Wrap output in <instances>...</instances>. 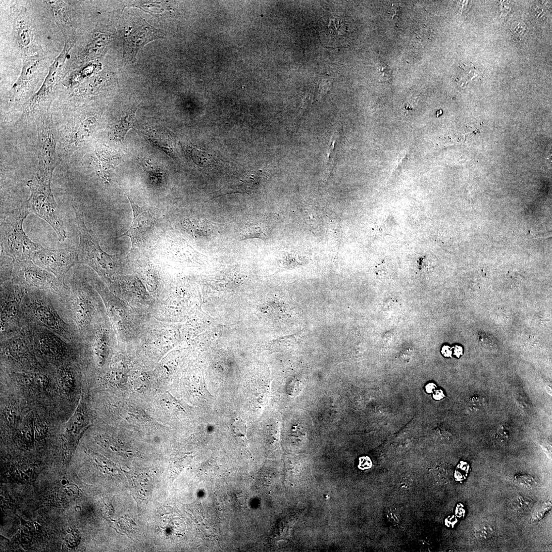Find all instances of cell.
<instances>
[{
  "label": "cell",
  "instance_id": "32",
  "mask_svg": "<svg viewBox=\"0 0 552 552\" xmlns=\"http://www.w3.org/2000/svg\"><path fill=\"white\" fill-rule=\"evenodd\" d=\"M453 349V354L456 357L460 358L463 355V350L462 347L456 345L454 347Z\"/></svg>",
  "mask_w": 552,
  "mask_h": 552
},
{
  "label": "cell",
  "instance_id": "7",
  "mask_svg": "<svg viewBox=\"0 0 552 552\" xmlns=\"http://www.w3.org/2000/svg\"><path fill=\"white\" fill-rule=\"evenodd\" d=\"M26 289L8 280L2 283L1 296V334L19 325L21 309Z\"/></svg>",
  "mask_w": 552,
  "mask_h": 552
},
{
  "label": "cell",
  "instance_id": "20",
  "mask_svg": "<svg viewBox=\"0 0 552 552\" xmlns=\"http://www.w3.org/2000/svg\"><path fill=\"white\" fill-rule=\"evenodd\" d=\"M495 531L490 524L483 523L478 525L475 529L476 537L481 541H487L492 538Z\"/></svg>",
  "mask_w": 552,
  "mask_h": 552
},
{
  "label": "cell",
  "instance_id": "28",
  "mask_svg": "<svg viewBox=\"0 0 552 552\" xmlns=\"http://www.w3.org/2000/svg\"><path fill=\"white\" fill-rule=\"evenodd\" d=\"M551 508V503H548L544 504L543 507L537 512H536L533 517V520H539L541 519L550 509Z\"/></svg>",
  "mask_w": 552,
  "mask_h": 552
},
{
  "label": "cell",
  "instance_id": "27",
  "mask_svg": "<svg viewBox=\"0 0 552 552\" xmlns=\"http://www.w3.org/2000/svg\"><path fill=\"white\" fill-rule=\"evenodd\" d=\"M233 428L236 434L244 435L246 433V425L242 420H238L234 422Z\"/></svg>",
  "mask_w": 552,
  "mask_h": 552
},
{
  "label": "cell",
  "instance_id": "35",
  "mask_svg": "<svg viewBox=\"0 0 552 552\" xmlns=\"http://www.w3.org/2000/svg\"><path fill=\"white\" fill-rule=\"evenodd\" d=\"M427 33H428V31H427H427H424V34H423V37H426V36H425V35H426V34H427ZM419 37H420V38H420L421 39H420V40H419V41H421V40H422V41L423 40V41H424H424L423 40V39H422V38H421V37H422V36H421V35H420V34H419Z\"/></svg>",
  "mask_w": 552,
  "mask_h": 552
},
{
  "label": "cell",
  "instance_id": "31",
  "mask_svg": "<svg viewBox=\"0 0 552 552\" xmlns=\"http://www.w3.org/2000/svg\"><path fill=\"white\" fill-rule=\"evenodd\" d=\"M433 397L435 400L440 401L445 397V395L443 390H437L434 392Z\"/></svg>",
  "mask_w": 552,
  "mask_h": 552
},
{
  "label": "cell",
  "instance_id": "1",
  "mask_svg": "<svg viewBox=\"0 0 552 552\" xmlns=\"http://www.w3.org/2000/svg\"><path fill=\"white\" fill-rule=\"evenodd\" d=\"M20 321L49 330L69 342H81L65 299L57 294L26 289Z\"/></svg>",
  "mask_w": 552,
  "mask_h": 552
},
{
  "label": "cell",
  "instance_id": "16",
  "mask_svg": "<svg viewBox=\"0 0 552 552\" xmlns=\"http://www.w3.org/2000/svg\"><path fill=\"white\" fill-rule=\"evenodd\" d=\"M58 380L61 389L66 394H71L75 388V378L71 368L62 367L58 372Z\"/></svg>",
  "mask_w": 552,
  "mask_h": 552
},
{
  "label": "cell",
  "instance_id": "17",
  "mask_svg": "<svg viewBox=\"0 0 552 552\" xmlns=\"http://www.w3.org/2000/svg\"><path fill=\"white\" fill-rule=\"evenodd\" d=\"M100 154H97L99 158L98 161L99 162L100 169L103 172L102 175H103L104 172L106 175L105 172L108 173L107 171L110 168H113L118 164L119 159L117 154L113 155L112 152L105 151L102 153L100 152Z\"/></svg>",
  "mask_w": 552,
  "mask_h": 552
},
{
  "label": "cell",
  "instance_id": "12",
  "mask_svg": "<svg viewBox=\"0 0 552 552\" xmlns=\"http://www.w3.org/2000/svg\"><path fill=\"white\" fill-rule=\"evenodd\" d=\"M267 179L265 170H258L251 173L235 186L229 192L223 196L234 194H250L257 190Z\"/></svg>",
  "mask_w": 552,
  "mask_h": 552
},
{
  "label": "cell",
  "instance_id": "13",
  "mask_svg": "<svg viewBox=\"0 0 552 552\" xmlns=\"http://www.w3.org/2000/svg\"><path fill=\"white\" fill-rule=\"evenodd\" d=\"M68 52V50L64 49L60 55L55 59L50 68L48 76L47 77L43 86L39 92L35 96L32 100L33 104L39 102L41 100L43 99L46 95L48 94L50 90L52 88L55 81V75L57 69L63 64L66 59V56Z\"/></svg>",
  "mask_w": 552,
  "mask_h": 552
},
{
  "label": "cell",
  "instance_id": "19",
  "mask_svg": "<svg viewBox=\"0 0 552 552\" xmlns=\"http://www.w3.org/2000/svg\"><path fill=\"white\" fill-rule=\"evenodd\" d=\"M533 501L529 498L518 496L513 498L509 502V507L517 512H523L529 510L533 505Z\"/></svg>",
  "mask_w": 552,
  "mask_h": 552
},
{
  "label": "cell",
  "instance_id": "25",
  "mask_svg": "<svg viewBox=\"0 0 552 552\" xmlns=\"http://www.w3.org/2000/svg\"><path fill=\"white\" fill-rule=\"evenodd\" d=\"M496 439L498 444L499 445H504L506 444L509 439V433L508 431L504 428H501L498 431Z\"/></svg>",
  "mask_w": 552,
  "mask_h": 552
},
{
  "label": "cell",
  "instance_id": "11",
  "mask_svg": "<svg viewBox=\"0 0 552 552\" xmlns=\"http://www.w3.org/2000/svg\"><path fill=\"white\" fill-rule=\"evenodd\" d=\"M89 426L86 407L82 398L73 415L65 426L63 438L67 450L72 451Z\"/></svg>",
  "mask_w": 552,
  "mask_h": 552
},
{
  "label": "cell",
  "instance_id": "22",
  "mask_svg": "<svg viewBox=\"0 0 552 552\" xmlns=\"http://www.w3.org/2000/svg\"><path fill=\"white\" fill-rule=\"evenodd\" d=\"M37 65L38 61L33 60L27 62L24 66L20 80L27 81L29 80L35 73L37 68Z\"/></svg>",
  "mask_w": 552,
  "mask_h": 552
},
{
  "label": "cell",
  "instance_id": "8",
  "mask_svg": "<svg viewBox=\"0 0 552 552\" xmlns=\"http://www.w3.org/2000/svg\"><path fill=\"white\" fill-rule=\"evenodd\" d=\"M133 210V221L129 229L119 238L128 236L132 242V250L146 247L155 233V219L150 211L138 206L127 196Z\"/></svg>",
  "mask_w": 552,
  "mask_h": 552
},
{
  "label": "cell",
  "instance_id": "14",
  "mask_svg": "<svg viewBox=\"0 0 552 552\" xmlns=\"http://www.w3.org/2000/svg\"><path fill=\"white\" fill-rule=\"evenodd\" d=\"M109 337L105 330L100 331L93 345V351L99 366H102L105 361L108 350Z\"/></svg>",
  "mask_w": 552,
  "mask_h": 552
},
{
  "label": "cell",
  "instance_id": "18",
  "mask_svg": "<svg viewBox=\"0 0 552 552\" xmlns=\"http://www.w3.org/2000/svg\"><path fill=\"white\" fill-rule=\"evenodd\" d=\"M241 234L244 240L253 238L263 239L266 236L265 230L257 224L246 225L242 231Z\"/></svg>",
  "mask_w": 552,
  "mask_h": 552
},
{
  "label": "cell",
  "instance_id": "5",
  "mask_svg": "<svg viewBox=\"0 0 552 552\" xmlns=\"http://www.w3.org/2000/svg\"><path fill=\"white\" fill-rule=\"evenodd\" d=\"M11 280L26 289L50 292L65 297L68 291L66 283L54 274L35 264L31 260L14 261Z\"/></svg>",
  "mask_w": 552,
  "mask_h": 552
},
{
  "label": "cell",
  "instance_id": "3",
  "mask_svg": "<svg viewBox=\"0 0 552 552\" xmlns=\"http://www.w3.org/2000/svg\"><path fill=\"white\" fill-rule=\"evenodd\" d=\"M29 213L21 207L7 213L1 225V253L13 261L32 260L43 247L30 240L23 229V222Z\"/></svg>",
  "mask_w": 552,
  "mask_h": 552
},
{
  "label": "cell",
  "instance_id": "6",
  "mask_svg": "<svg viewBox=\"0 0 552 552\" xmlns=\"http://www.w3.org/2000/svg\"><path fill=\"white\" fill-rule=\"evenodd\" d=\"M31 260L65 283L67 274L74 265L79 263L78 250L72 248L50 250L43 247Z\"/></svg>",
  "mask_w": 552,
  "mask_h": 552
},
{
  "label": "cell",
  "instance_id": "15",
  "mask_svg": "<svg viewBox=\"0 0 552 552\" xmlns=\"http://www.w3.org/2000/svg\"><path fill=\"white\" fill-rule=\"evenodd\" d=\"M135 120V112L128 114L122 118L115 125L112 131V137L113 140L123 141L128 132L134 127Z\"/></svg>",
  "mask_w": 552,
  "mask_h": 552
},
{
  "label": "cell",
  "instance_id": "29",
  "mask_svg": "<svg viewBox=\"0 0 552 552\" xmlns=\"http://www.w3.org/2000/svg\"><path fill=\"white\" fill-rule=\"evenodd\" d=\"M372 466V462L368 456H362L359 458L358 467L361 469H366Z\"/></svg>",
  "mask_w": 552,
  "mask_h": 552
},
{
  "label": "cell",
  "instance_id": "26",
  "mask_svg": "<svg viewBox=\"0 0 552 552\" xmlns=\"http://www.w3.org/2000/svg\"><path fill=\"white\" fill-rule=\"evenodd\" d=\"M388 14L392 21L394 22H398L401 14V7L398 5L393 4L388 10Z\"/></svg>",
  "mask_w": 552,
  "mask_h": 552
},
{
  "label": "cell",
  "instance_id": "24",
  "mask_svg": "<svg viewBox=\"0 0 552 552\" xmlns=\"http://www.w3.org/2000/svg\"><path fill=\"white\" fill-rule=\"evenodd\" d=\"M18 38L21 44L27 46L30 42V31L27 27L21 23L18 29Z\"/></svg>",
  "mask_w": 552,
  "mask_h": 552
},
{
  "label": "cell",
  "instance_id": "23",
  "mask_svg": "<svg viewBox=\"0 0 552 552\" xmlns=\"http://www.w3.org/2000/svg\"><path fill=\"white\" fill-rule=\"evenodd\" d=\"M514 481L518 485L523 487L530 488L534 484L533 478L526 474H518L514 477Z\"/></svg>",
  "mask_w": 552,
  "mask_h": 552
},
{
  "label": "cell",
  "instance_id": "9",
  "mask_svg": "<svg viewBox=\"0 0 552 552\" xmlns=\"http://www.w3.org/2000/svg\"><path fill=\"white\" fill-rule=\"evenodd\" d=\"M129 23L125 29L124 57L133 62L140 49L153 40L162 38V36L140 17L131 19Z\"/></svg>",
  "mask_w": 552,
  "mask_h": 552
},
{
  "label": "cell",
  "instance_id": "30",
  "mask_svg": "<svg viewBox=\"0 0 552 552\" xmlns=\"http://www.w3.org/2000/svg\"><path fill=\"white\" fill-rule=\"evenodd\" d=\"M380 71L382 72L384 76L390 78L391 73L390 68L386 64H384V63H382L381 65Z\"/></svg>",
  "mask_w": 552,
  "mask_h": 552
},
{
  "label": "cell",
  "instance_id": "21",
  "mask_svg": "<svg viewBox=\"0 0 552 552\" xmlns=\"http://www.w3.org/2000/svg\"><path fill=\"white\" fill-rule=\"evenodd\" d=\"M46 2L52 8L56 17L60 18V21L65 22H67V12L64 11L65 10V7L64 3L56 1H48Z\"/></svg>",
  "mask_w": 552,
  "mask_h": 552
},
{
  "label": "cell",
  "instance_id": "4",
  "mask_svg": "<svg viewBox=\"0 0 552 552\" xmlns=\"http://www.w3.org/2000/svg\"><path fill=\"white\" fill-rule=\"evenodd\" d=\"M73 208L80 236L79 263L90 266L106 278L113 277L117 271L118 255H109L101 249L99 242L87 228L82 211L76 205H73Z\"/></svg>",
  "mask_w": 552,
  "mask_h": 552
},
{
  "label": "cell",
  "instance_id": "34",
  "mask_svg": "<svg viewBox=\"0 0 552 552\" xmlns=\"http://www.w3.org/2000/svg\"><path fill=\"white\" fill-rule=\"evenodd\" d=\"M437 388L436 385L434 383H429L425 386V390L429 394L434 392Z\"/></svg>",
  "mask_w": 552,
  "mask_h": 552
},
{
  "label": "cell",
  "instance_id": "10",
  "mask_svg": "<svg viewBox=\"0 0 552 552\" xmlns=\"http://www.w3.org/2000/svg\"><path fill=\"white\" fill-rule=\"evenodd\" d=\"M338 14L323 17L319 21L318 33L322 44L330 47H340L348 42L349 24Z\"/></svg>",
  "mask_w": 552,
  "mask_h": 552
},
{
  "label": "cell",
  "instance_id": "2",
  "mask_svg": "<svg viewBox=\"0 0 552 552\" xmlns=\"http://www.w3.org/2000/svg\"><path fill=\"white\" fill-rule=\"evenodd\" d=\"M52 175V171L39 170L35 179L27 182L31 196L22 207L29 214L33 213L45 220L54 230L59 241L64 242L67 238V233L61 214L51 192Z\"/></svg>",
  "mask_w": 552,
  "mask_h": 552
},
{
  "label": "cell",
  "instance_id": "33",
  "mask_svg": "<svg viewBox=\"0 0 552 552\" xmlns=\"http://www.w3.org/2000/svg\"><path fill=\"white\" fill-rule=\"evenodd\" d=\"M441 353L445 357H450L452 356V351L449 346H444L442 349Z\"/></svg>",
  "mask_w": 552,
  "mask_h": 552
}]
</instances>
